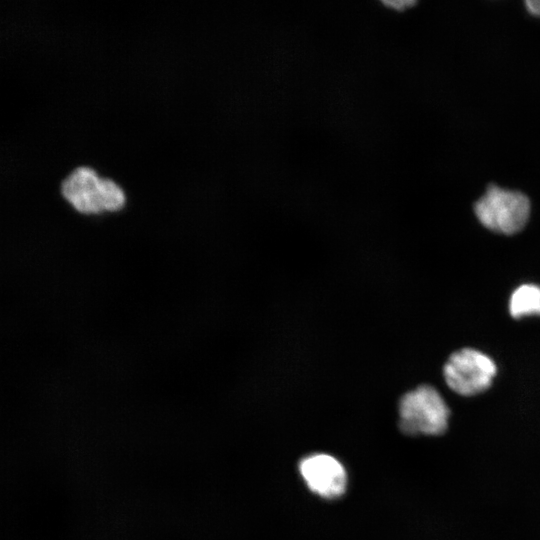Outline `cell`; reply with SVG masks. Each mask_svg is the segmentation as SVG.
Instances as JSON below:
<instances>
[{"label": "cell", "instance_id": "6da1fadb", "mask_svg": "<svg viewBox=\"0 0 540 540\" xmlns=\"http://www.w3.org/2000/svg\"><path fill=\"white\" fill-rule=\"evenodd\" d=\"M450 410L440 393L430 385H421L399 402V427L410 436H438L449 423Z\"/></svg>", "mask_w": 540, "mask_h": 540}, {"label": "cell", "instance_id": "7a4b0ae2", "mask_svg": "<svg viewBox=\"0 0 540 540\" xmlns=\"http://www.w3.org/2000/svg\"><path fill=\"white\" fill-rule=\"evenodd\" d=\"M63 197L81 213L119 210L125 202L122 189L112 180L99 178L89 167L75 168L62 181Z\"/></svg>", "mask_w": 540, "mask_h": 540}, {"label": "cell", "instance_id": "3957f363", "mask_svg": "<svg viewBox=\"0 0 540 540\" xmlns=\"http://www.w3.org/2000/svg\"><path fill=\"white\" fill-rule=\"evenodd\" d=\"M474 212L487 229L504 235L520 232L529 219L530 200L522 192L488 185L474 204Z\"/></svg>", "mask_w": 540, "mask_h": 540}, {"label": "cell", "instance_id": "277c9868", "mask_svg": "<svg viewBox=\"0 0 540 540\" xmlns=\"http://www.w3.org/2000/svg\"><path fill=\"white\" fill-rule=\"evenodd\" d=\"M497 372L494 361L473 348L454 352L443 368L444 379L451 390L461 396H475L486 391Z\"/></svg>", "mask_w": 540, "mask_h": 540}, {"label": "cell", "instance_id": "5b68a950", "mask_svg": "<svg viewBox=\"0 0 540 540\" xmlns=\"http://www.w3.org/2000/svg\"><path fill=\"white\" fill-rule=\"evenodd\" d=\"M299 472L309 489L321 497L337 498L345 492V468L331 455L316 453L303 458Z\"/></svg>", "mask_w": 540, "mask_h": 540}, {"label": "cell", "instance_id": "8992f818", "mask_svg": "<svg viewBox=\"0 0 540 540\" xmlns=\"http://www.w3.org/2000/svg\"><path fill=\"white\" fill-rule=\"evenodd\" d=\"M509 312L515 319L540 315V286L523 284L515 289L510 297Z\"/></svg>", "mask_w": 540, "mask_h": 540}, {"label": "cell", "instance_id": "52a82bcc", "mask_svg": "<svg viewBox=\"0 0 540 540\" xmlns=\"http://www.w3.org/2000/svg\"><path fill=\"white\" fill-rule=\"evenodd\" d=\"M525 5L530 14L540 16V1L529 0L525 2Z\"/></svg>", "mask_w": 540, "mask_h": 540}]
</instances>
